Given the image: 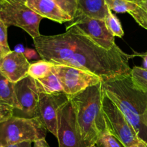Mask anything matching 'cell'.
<instances>
[{"label":"cell","instance_id":"1","mask_svg":"<svg viewBox=\"0 0 147 147\" xmlns=\"http://www.w3.org/2000/svg\"><path fill=\"white\" fill-rule=\"evenodd\" d=\"M33 41L43 60L88 70L103 82L131 75L129 61L136 57L135 54L124 53L118 45L106 50L70 24L66 26L65 32L40 35Z\"/></svg>","mask_w":147,"mask_h":147},{"label":"cell","instance_id":"2","mask_svg":"<svg viewBox=\"0 0 147 147\" xmlns=\"http://www.w3.org/2000/svg\"><path fill=\"white\" fill-rule=\"evenodd\" d=\"M103 82L70 96L78 131L88 146L96 145L100 136L109 131L103 111Z\"/></svg>","mask_w":147,"mask_h":147},{"label":"cell","instance_id":"3","mask_svg":"<svg viewBox=\"0 0 147 147\" xmlns=\"http://www.w3.org/2000/svg\"><path fill=\"white\" fill-rule=\"evenodd\" d=\"M103 86L105 94L119 108L142 139L143 131L146 129L142 123V116L147 109V93L134 86L130 75L103 82Z\"/></svg>","mask_w":147,"mask_h":147},{"label":"cell","instance_id":"4","mask_svg":"<svg viewBox=\"0 0 147 147\" xmlns=\"http://www.w3.org/2000/svg\"><path fill=\"white\" fill-rule=\"evenodd\" d=\"M47 131L40 117L27 119L13 116L0 123V147L45 139Z\"/></svg>","mask_w":147,"mask_h":147},{"label":"cell","instance_id":"5","mask_svg":"<svg viewBox=\"0 0 147 147\" xmlns=\"http://www.w3.org/2000/svg\"><path fill=\"white\" fill-rule=\"evenodd\" d=\"M0 19L8 27L12 25L22 29L33 40L41 35L39 27L43 17L27 7L24 1H0Z\"/></svg>","mask_w":147,"mask_h":147},{"label":"cell","instance_id":"6","mask_svg":"<svg viewBox=\"0 0 147 147\" xmlns=\"http://www.w3.org/2000/svg\"><path fill=\"white\" fill-rule=\"evenodd\" d=\"M103 111L109 132L123 147H130L141 139L124 115L104 93Z\"/></svg>","mask_w":147,"mask_h":147},{"label":"cell","instance_id":"7","mask_svg":"<svg viewBox=\"0 0 147 147\" xmlns=\"http://www.w3.org/2000/svg\"><path fill=\"white\" fill-rule=\"evenodd\" d=\"M53 71L58 77L64 93L69 96H75L103 82L94 73L73 66L54 64Z\"/></svg>","mask_w":147,"mask_h":147},{"label":"cell","instance_id":"8","mask_svg":"<svg viewBox=\"0 0 147 147\" xmlns=\"http://www.w3.org/2000/svg\"><path fill=\"white\" fill-rule=\"evenodd\" d=\"M69 22L106 50H111L116 45L115 36L106 27L104 20L93 18L78 12Z\"/></svg>","mask_w":147,"mask_h":147},{"label":"cell","instance_id":"9","mask_svg":"<svg viewBox=\"0 0 147 147\" xmlns=\"http://www.w3.org/2000/svg\"><path fill=\"white\" fill-rule=\"evenodd\" d=\"M56 138L59 147H88L78 131L76 113L70 100L59 111Z\"/></svg>","mask_w":147,"mask_h":147},{"label":"cell","instance_id":"10","mask_svg":"<svg viewBox=\"0 0 147 147\" xmlns=\"http://www.w3.org/2000/svg\"><path fill=\"white\" fill-rule=\"evenodd\" d=\"M14 93L20 106L19 111L22 113V117L27 119L40 117V92L34 78L28 76L14 83Z\"/></svg>","mask_w":147,"mask_h":147},{"label":"cell","instance_id":"11","mask_svg":"<svg viewBox=\"0 0 147 147\" xmlns=\"http://www.w3.org/2000/svg\"><path fill=\"white\" fill-rule=\"evenodd\" d=\"M70 100V96L65 93L57 94L40 93L39 112L46 129L55 137L57 135V122L60 109Z\"/></svg>","mask_w":147,"mask_h":147},{"label":"cell","instance_id":"12","mask_svg":"<svg viewBox=\"0 0 147 147\" xmlns=\"http://www.w3.org/2000/svg\"><path fill=\"white\" fill-rule=\"evenodd\" d=\"M31 63L22 53L11 51L0 57V73L13 83L28 76Z\"/></svg>","mask_w":147,"mask_h":147},{"label":"cell","instance_id":"13","mask_svg":"<svg viewBox=\"0 0 147 147\" xmlns=\"http://www.w3.org/2000/svg\"><path fill=\"white\" fill-rule=\"evenodd\" d=\"M25 3L27 7L43 18H47L60 24L73 20V18L53 0H26Z\"/></svg>","mask_w":147,"mask_h":147},{"label":"cell","instance_id":"14","mask_svg":"<svg viewBox=\"0 0 147 147\" xmlns=\"http://www.w3.org/2000/svg\"><path fill=\"white\" fill-rule=\"evenodd\" d=\"M78 12L93 18L104 20L108 13L105 0H77Z\"/></svg>","mask_w":147,"mask_h":147},{"label":"cell","instance_id":"15","mask_svg":"<svg viewBox=\"0 0 147 147\" xmlns=\"http://www.w3.org/2000/svg\"><path fill=\"white\" fill-rule=\"evenodd\" d=\"M35 80L40 93L52 95L64 93L63 86L58 77L53 70L45 78Z\"/></svg>","mask_w":147,"mask_h":147},{"label":"cell","instance_id":"16","mask_svg":"<svg viewBox=\"0 0 147 147\" xmlns=\"http://www.w3.org/2000/svg\"><path fill=\"white\" fill-rule=\"evenodd\" d=\"M0 102L12 106L15 110H20V106L14 93V83L7 80L1 73H0Z\"/></svg>","mask_w":147,"mask_h":147},{"label":"cell","instance_id":"17","mask_svg":"<svg viewBox=\"0 0 147 147\" xmlns=\"http://www.w3.org/2000/svg\"><path fill=\"white\" fill-rule=\"evenodd\" d=\"M54 64L45 60H38L30 64L28 70V76L34 80L42 78L52 72Z\"/></svg>","mask_w":147,"mask_h":147},{"label":"cell","instance_id":"18","mask_svg":"<svg viewBox=\"0 0 147 147\" xmlns=\"http://www.w3.org/2000/svg\"><path fill=\"white\" fill-rule=\"evenodd\" d=\"M131 78L134 86L137 90L147 93V70L144 67L134 66L131 68Z\"/></svg>","mask_w":147,"mask_h":147},{"label":"cell","instance_id":"19","mask_svg":"<svg viewBox=\"0 0 147 147\" xmlns=\"http://www.w3.org/2000/svg\"><path fill=\"white\" fill-rule=\"evenodd\" d=\"M105 2L109 9L116 13H129L138 6L135 2L127 0H105Z\"/></svg>","mask_w":147,"mask_h":147},{"label":"cell","instance_id":"20","mask_svg":"<svg viewBox=\"0 0 147 147\" xmlns=\"http://www.w3.org/2000/svg\"><path fill=\"white\" fill-rule=\"evenodd\" d=\"M104 21L106 22V27L115 37H122L124 35V32L120 20L109 9L104 19Z\"/></svg>","mask_w":147,"mask_h":147},{"label":"cell","instance_id":"21","mask_svg":"<svg viewBox=\"0 0 147 147\" xmlns=\"http://www.w3.org/2000/svg\"><path fill=\"white\" fill-rule=\"evenodd\" d=\"M7 28L8 26L0 19V57L11 51L7 42Z\"/></svg>","mask_w":147,"mask_h":147},{"label":"cell","instance_id":"22","mask_svg":"<svg viewBox=\"0 0 147 147\" xmlns=\"http://www.w3.org/2000/svg\"><path fill=\"white\" fill-rule=\"evenodd\" d=\"M63 11L68 14L72 18H74L77 14L78 3L77 0H53Z\"/></svg>","mask_w":147,"mask_h":147},{"label":"cell","instance_id":"23","mask_svg":"<svg viewBox=\"0 0 147 147\" xmlns=\"http://www.w3.org/2000/svg\"><path fill=\"white\" fill-rule=\"evenodd\" d=\"M121 144L119 141L109 131L103 134L96 144L102 147H121Z\"/></svg>","mask_w":147,"mask_h":147},{"label":"cell","instance_id":"24","mask_svg":"<svg viewBox=\"0 0 147 147\" xmlns=\"http://www.w3.org/2000/svg\"><path fill=\"white\" fill-rule=\"evenodd\" d=\"M129 14L141 27L147 30V11L143 9L142 7L137 6L134 11H131Z\"/></svg>","mask_w":147,"mask_h":147},{"label":"cell","instance_id":"25","mask_svg":"<svg viewBox=\"0 0 147 147\" xmlns=\"http://www.w3.org/2000/svg\"><path fill=\"white\" fill-rule=\"evenodd\" d=\"M14 110L12 106L0 102V123L12 117L14 115Z\"/></svg>","mask_w":147,"mask_h":147},{"label":"cell","instance_id":"26","mask_svg":"<svg viewBox=\"0 0 147 147\" xmlns=\"http://www.w3.org/2000/svg\"><path fill=\"white\" fill-rule=\"evenodd\" d=\"M24 55H25V57H27V59H37L38 57H40L38 53L37 52V50H34L32 49H27L25 50V52L24 53Z\"/></svg>","mask_w":147,"mask_h":147},{"label":"cell","instance_id":"27","mask_svg":"<svg viewBox=\"0 0 147 147\" xmlns=\"http://www.w3.org/2000/svg\"><path fill=\"white\" fill-rule=\"evenodd\" d=\"M134 54L136 55V57H141L142 59H143V62H144L143 67L147 70V52H145V53H135Z\"/></svg>","mask_w":147,"mask_h":147},{"label":"cell","instance_id":"28","mask_svg":"<svg viewBox=\"0 0 147 147\" xmlns=\"http://www.w3.org/2000/svg\"><path fill=\"white\" fill-rule=\"evenodd\" d=\"M31 143L32 142H20V143L8 145V146H6L4 147H32Z\"/></svg>","mask_w":147,"mask_h":147},{"label":"cell","instance_id":"29","mask_svg":"<svg viewBox=\"0 0 147 147\" xmlns=\"http://www.w3.org/2000/svg\"><path fill=\"white\" fill-rule=\"evenodd\" d=\"M34 147H50L45 139H40L34 142Z\"/></svg>","mask_w":147,"mask_h":147},{"label":"cell","instance_id":"30","mask_svg":"<svg viewBox=\"0 0 147 147\" xmlns=\"http://www.w3.org/2000/svg\"><path fill=\"white\" fill-rule=\"evenodd\" d=\"M136 4L147 11V0H137L136 1Z\"/></svg>","mask_w":147,"mask_h":147},{"label":"cell","instance_id":"31","mask_svg":"<svg viewBox=\"0 0 147 147\" xmlns=\"http://www.w3.org/2000/svg\"><path fill=\"white\" fill-rule=\"evenodd\" d=\"M130 147H147V142L144 139H140L139 142Z\"/></svg>","mask_w":147,"mask_h":147},{"label":"cell","instance_id":"32","mask_svg":"<svg viewBox=\"0 0 147 147\" xmlns=\"http://www.w3.org/2000/svg\"><path fill=\"white\" fill-rule=\"evenodd\" d=\"M142 123H143L144 126L147 129V109L145 111L143 116H142Z\"/></svg>","mask_w":147,"mask_h":147},{"label":"cell","instance_id":"33","mask_svg":"<svg viewBox=\"0 0 147 147\" xmlns=\"http://www.w3.org/2000/svg\"><path fill=\"white\" fill-rule=\"evenodd\" d=\"M127 1H131V2H135V3H136V1H137V0H127Z\"/></svg>","mask_w":147,"mask_h":147},{"label":"cell","instance_id":"34","mask_svg":"<svg viewBox=\"0 0 147 147\" xmlns=\"http://www.w3.org/2000/svg\"><path fill=\"white\" fill-rule=\"evenodd\" d=\"M88 147H97V146H96V145H91V146H90Z\"/></svg>","mask_w":147,"mask_h":147},{"label":"cell","instance_id":"35","mask_svg":"<svg viewBox=\"0 0 147 147\" xmlns=\"http://www.w3.org/2000/svg\"><path fill=\"white\" fill-rule=\"evenodd\" d=\"M0 1H4V0H0ZM20 1H24V2H25L26 0H20Z\"/></svg>","mask_w":147,"mask_h":147}]
</instances>
